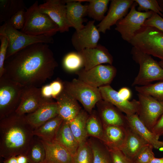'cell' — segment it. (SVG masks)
I'll list each match as a JSON object with an SVG mask.
<instances>
[{"label": "cell", "instance_id": "cell-1", "mask_svg": "<svg viewBox=\"0 0 163 163\" xmlns=\"http://www.w3.org/2000/svg\"><path fill=\"white\" fill-rule=\"evenodd\" d=\"M58 66L48 44L38 43L6 59L4 74L24 87H39L52 77Z\"/></svg>", "mask_w": 163, "mask_h": 163}, {"label": "cell", "instance_id": "cell-2", "mask_svg": "<svg viewBox=\"0 0 163 163\" xmlns=\"http://www.w3.org/2000/svg\"><path fill=\"white\" fill-rule=\"evenodd\" d=\"M25 115L15 112L0 120V156L5 159L26 155L34 136Z\"/></svg>", "mask_w": 163, "mask_h": 163}, {"label": "cell", "instance_id": "cell-3", "mask_svg": "<svg viewBox=\"0 0 163 163\" xmlns=\"http://www.w3.org/2000/svg\"><path fill=\"white\" fill-rule=\"evenodd\" d=\"M39 5L36 1L26 9L25 24L20 31L31 36L52 37L59 31V27L47 14L40 11Z\"/></svg>", "mask_w": 163, "mask_h": 163}, {"label": "cell", "instance_id": "cell-4", "mask_svg": "<svg viewBox=\"0 0 163 163\" xmlns=\"http://www.w3.org/2000/svg\"><path fill=\"white\" fill-rule=\"evenodd\" d=\"M131 53L133 59L139 66V73L132 84V86H142L153 81L163 80V69L151 55L133 47Z\"/></svg>", "mask_w": 163, "mask_h": 163}, {"label": "cell", "instance_id": "cell-5", "mask_svg": "<svg viewBox=\"0 0 163 163\" xmlns=\"http://www.w3.org/2000/svg\"><path fill=\"white\" fill-rule=\"evenodd\" d=\"M0 35L6 37L8 41L6 59L31 45L38 43L48 44L53 42L52 37L34 36L26 34L13 28L8 21L1 25Z\"/></svg>", "mask_w": 163, "mask_h": 163}, {"label": "cell", "instance_id": "cell-6", "mask_svg": "<svg viewBox=\"0 0 163 163\" xmlns=\"http://www.w3.org/2000/svg\"><path fill=\"white\" fill-rule=\"evenodd\" d=\"M129 43L141 51L163 61V32L156 28L142 27Z\"/></svg>", "mask_w": 163, "mask_h": 163}, {"label": "cell", "instance_id": "cell-7", "mask_svg": "<svg viewBox=\"0 0 163 163\" xmlns=\"http://www.w3.org/2000/svg\"><path fill=\"white\" fill-rule=\"evenodd\" d=\"M24 88L4 74L0 77V120L15 112Z\"/></svg>", "mask_w": 163, "mask_h": 163}, {"label": "cell", "instance_id": "cell-8", "mask_svg": "<svg viewBox=\"0 0 163 163\" xmlns=\"http://www.w3.org/2000/svg\"><path fill=\"white\" fill-rule=\"evenodd\" d=\"M64 89L82 105L89 114L91 113L97 103L102 99L99 89L78 78L63 82Z\"/></svg>", "mask_w": 163, "mask_h": 163}, {"label": "cell", "instance_id": "cell-9", "mask_svg": "<svg viewBox=\"0 0 163 163\" xmlns=\"http://www.w3.org/2000/svg\"><path fill=\"white\" fill-rule=\"evenodd\" d=\"M137 5L134 1L129 12L116 24L115 30L120 33L123 39L129 43L142 28L145 20L153 12L139 11L136 9Z\"/></svg>", "mask_w": 163, "mask_h": 163}, {"label": "cell", "instance_id": "cell-10", "mask_svg": "<svg viewBox=\"0 0 163 163\" xmlns=\"http://www.w3.org/2000/svg\"><path fill=\"white\" fill-rule=\"evenodd\" d=\"M137 96L139 105L136 113L140 120L152 131L163 114V102L148 95L138 93Z\"/></svg>", "mask_w": 163, "mask_h": 163}, {"label": "cell", "instance_id": "cell-11", "mask_svg": "<svg viewBox=\"0 0 163 163\" xmlns=\"http://www.w3.org/2000/svg\"><path fill=\"white\" fill-rule=\"evenodd\" d=\"M116 68L112 65L101 64L88 70L84 68L75 73L78 78L93 87H100L110 85L115 77Z\"/></svg>", "mask_w": 163, "mask_h": 163}, {"label": "cell", "instance_id": "cell-12", "mask_svg": "<svg viewBox=\"0 0 163 163\" xmlns=\"http://www.w3.org/2000/svg\"><path fill=\"white\" fill-rule=\"evenodd\" d=\"M95 21H90L82 29L76 31L71 38V42L77 52L87 48H94L98 45L100 32L94 24Z\"/></svg>", "mask_w": 163, "mask_h": 163}, {"label": "cell", "instance_id": "cell-13", "mask_svg": "<svg viewBox=\"0 0 163 163\" xmlns=\"http://www.w3.org/2000/svg\"><path fill=\"white\" fill-rule=\"evenodd\" d=\"M133 0H112L107 15L97 27L100 32L105 34L112 26L124 18L134 3Z\"/></svg>", "mask_w": 163, "mask_h": 163}, {"label": "cell", "instance_id": "cell-14", "mask_svg": "<svg viewBox=\"0 0 163 163\" xmlns=\"http://www.w3.org/2000/svg\"><path fill=\"white\" fill-rule=\"evenodd\" d=\"M53 101L42 95L41 88L36 87H24L20 104L15 112L20 115L30 113L44 104Z\"/></svg>", "mask_w": 163, "mask_h": 163}, {"label": "cell", "instance_id": "cell-15", "mask_svg": "<svg viewBox=\"0 0 163 163\" xmlns=\"http://www.w3.org/2000/svg\"><path fill=\"white\" fill-rule=\"evenodd\" d=\"M40 11L47 14L58 26L59 32L69 31L70 26L66 18V8L64 0H48L39 5Z\"/></svg>", "mask_w": 163, "mask_h": 163}, {"label": "cell", "instance_id": "cell-16", "mask_svg": "<svg viewBox=\"0 0 163 163\" xmlns=\"http://www.w3.org/2000/svg\"><path fill=\"white\" fill-rule=\"evenodd\" d=\"M78 52L82 58L84 68L86 70L103 64L112 65L113 62V57L108 50L99 44L95 48L85 49Z\"/></svg>", "mask_w": 163, "mask_h": 163}, {"label": "cell", "instance_id": "cell-17", "mask_svg": "<svg viewBox=\"0 0 163 163\" xmlns=\"http://www.w3.org/2000/svg\"><path fill=\"white\" fill-rule=\"evenodd\" d=\"M99 116L103 124L127 127L126 115L114 105L102 99L96 105Z\"/></svg>", "mask_w": 163, "mask_h": 163}, {"label": "cell", "instance_id": "cell-18", "mask_svg": "<svg viewBox=\"0 0 163 163\" xmlns=\"http://www.w3.org/2000/svg\"><path fill=\"white\" fill-rule=\"evenodd\" d=\"M102 99L111 104L126 115L136 113L139 103L138 101L124 100L119 96L118 91L110 85L99 88Z\"/></svg>", "mask_w": 163, "mask_h": 163}, {"label": "cell", "instance_id": "cell-19", "mask_svg": "<svg viewBox=\"0 0 163 163\" xmlns=\"http://www.w3.org/2000/svg\"><path fill=\"white\" fill-rule=\"evenodd\" d=\"M58 106V115L63 120L69 122L82 110L78 101L63 89L55 99Z\"/></svg>", "mask_w": 163, "mask_h": 163}, {"label": "cell", "instance_id": "cell-20", "mask_svg": "<svg viewBox=\"0 0 163 163\" xmlns=\"http://www.w3.org/2000/svg\"><path fill=\"white\" fill-rule=\"evenodd\" d=\"M126 115L129 126L149 144L157 149H163V141L159 140L160 137L149 130L136 113Z\"/></svg>", "mask_w": 163, "mask_h": 163}, {"label": "cell", "instance_id": "cell-21", "mask_svg": "<svg viewBox=\"0 0 163 163\" xmlns=\"http://www.w3.org/2000/svg\"><path fill=\"white\" fill-rule=\"evenodd\" d=\"M58 115L56 101L44 104L34 112L25 115L28 122L34 129Z\"/></svg>", "mask_w": 163, "mask_h": 163}, {"label": "cell", "instance_id": "cell-22", "mask_svg": "<svg viewBox=\"0 0 163 163\" xmlns=\"http://www.w3.org/2000/svg\"><path fill=\"white\" fill-rule=\"evenodd\" d=\"M66 8V18L71 27L78 31L85 26L84 18L87 14L88 5H83L79 0H64Z\"/></svg>", "mask_w": 163, "mask_h": 163}, {"label": "cell", "instance_id": "cell-23", "mask_svg": "<svg viewBox=\"0 0 163 163\" xmlns=\"http://www.w3.org/2000/svg\"><path fill=\"white\" fill-rule=\"evenodd\" d=\"M103 125L104 133L101 141L108 148L120 150L126 140L127 134L126 127Z\"/></svg>", "mask_w": 163, "mask_h": 163}, {"label": "cell", "instance_id": "cell-24", "mask_svg": "<svg viewBox=\"0 0 163 163\" xmlns=\"http://www.w3.org/2000/svg\"><path fill=\"white\" fill-rule=\"evenodd\" d=\"M40 139L46 150L45 161L51 163H73V155L66 148L55 141Z\"/></svg>", "mask_w": 163, "mask_h": 163}, {"label": "cell", "instance_id": "cell-25", "mask_svg": "<svg viewBox=\"0 0 163 163\" xmlns=\"http://www.w3.org/2000/svg\"><path fill=\"white\" fill-rule=\"evenodd\" d=\"M53 141L66 148L73 156L79 145L71 131L69 122L64 120L60 125Z\"/></svg>", "mask_w": 163, "mask_h": 163}, {"label": "cell", "instance_id": "cell-26", "mask_svg": "<svg viewBox=\"0 0 163 163\" xmlns=\"http://www.w3.org/2000/svg\"><path fill=\"white\" fill-rule=\"evenodd\" d=\"M127 136L120 150L128 157L133 159L141 150L149 144L128 125L126 128Z\"/></svg>", "mask_w": 163, "mask_h": 163}, {"label": "cell", "instance_id": "cell-27", "mask_svg": "<svg viewBox=\"0 0 163 163\" xmlns=\"http://www.w3.org/2000/svg\"><path fill=\"white\" fill-rule=\"evenodd\" d=\"M63 121L62 119L58 115L34 129L33 131L34 135L41 139L52 142Z\"/></svg>", "mask_w": 163, "mask_h": 163}, {"label": "cell", "instance_id": "cell-28", "mask_svg": "<svg viewBox=\"0 0 163 163\" xmlns=\"http://www.w3.org/2000/svg\"><path fill=\"white\" fill-rule=\"evenodd\" d=\"M89 115L85 110L82 109L75 117L68 122L71 131L79 144L88 140L86 123Z\"/></svg>", "mask_w": 163, "mask_h": 163}, {"label": "cell", "instance_id": "cell-29", "mask_svg": "<svg viewBox=\"0 0 163 163\" xmlns=\"http://www.w3.org/2000/svg\"><path fill=\"white\" fill-rule=\"evenodd\" d=\"M26 8L21 0H0V23L8 22L11 18L20 10Z\"/></svg>", "mask_w": 163, "mask_h": 163}, {"label": "cell", "instance_id": "cell-30", "mask_svg": "<svg viewBox=\"0 0 163 163\" xmlns=\"http://www.w3.org/2000/svg\"><path fill=\"white\" fill-rule=\"evenodd\" d=\"M88 140L93 152V163H112L108 148L101 141L93 137Z\"/></svg>", "mask_w": 163, "mask_h": 163}, {"label": "cell", "instance_id": "cell-31", "mask_svg": "<svg viewBox=\"0 0 163 163\" xmlns=\"http://www.w3.org/2000/svg\"><path fill=\"white\" fill-rule=\"evenodd\" d=\"M81 2H88L87 14L94 20L101 21L108 9L109 0H79Z\"/></svg>", "mask_w": 163, "mask_h": 163}, {"label": "cell", "instance_id": "cell-32", "mask_svg": "<svg viewBox=\"0 0 163 163\" xmlns=\"http://www.w3.org/2000/svg\"><path fill=\"white\" fill-rule=\"evenodd\" d=\"M86 128L88 136L101 141L104 133L103 126L97 111L93 110L89 114L86 121Z\"/></svg>", "mask_w": 163, "mask_h": 163}, {"label": "cell", "instance_id": "cell-33", "mask_svg": "<svg viewBox=\"0 0 163 163\" xmlns=\"http://www.w3.org/2000/svg\"><path fill=\"white\" fill-rule=\"evenodd\" d=\"M26 156L29 163H43L46 158L44 145L39 139L35 138L31 144Z\"/></svg>", "mask_w": 163, "mask_h": 163}, {"label": "cell", "instance_id": "cell-34", "mask_svg": "<svg viewBox=\"0 0 163 163\" xmlns=\"http://www.w3.org/2000/svg\"><path fill=\"white\" fill-rule=\"evenodd\" d=\"M138 93L149 95L156 100L163 102V80L147 85L135 86Z\"/></svg>", "mask_w": 163, "mask_h": 163}, {"label": "cell", "instance_id": "cell-35", "mask_svg": "<svg viewBox=\"0 0 163 163\" xmlns=\"http://www.w3.org/2000/svg\"><path fill=\"white\" fill-rule=\"evenodd\" d=\"M62 65L64 69L69 72L75 73L84 67L82 58L78 52H71L66 55Z\"/></svg>", "mask_w": 163, "mask_h": 163}, {"label": "cell", "instance_id": "cell-36", "mask_svg": "<svg viewBox=\"0 0 163 163\" xmlns=\"http://www.w3.org/2000/svg\"><path fill=\"white\" fill-rule=\"evenodd\" d=\"M92 151L88 140L79 145L73 156V163H93Z\"/></svg>", "mask_w": 163, "mask_h": 163}, {"label": "cell", "instance_id": "cell-37", "mask_svg": "<svg viewBox=\"0 0 163 163\" xmlns=\"http://www.w3.org/2000/svg\"><path fill=\"white\" fill-rule=\"evenodd\" d=\"M138 5L137 11L145 12L152 11L163 18V10L156 0H134Z\"/></svg>", "mask_w": 163, "mask_h": 163}, {"label": "cell", "instance_id": "cell-38", "mask_svg": "<svg viewBox=\"0 0 163 163\" xmlns=\"http://www.w3.org/2000/svg\"><path fill=\"white\" fill-rule=\"evenodd\" d=\"M153 148L149 144L145 146L133 159L135 163H149L155 157Z\"/></svg>", "mask_w": 163, "mask_h": 163}, {"label": "cell", "instance_id": "cell-39", "mask_svg": "<svg viewBox=\"0 0 163 163\" xmlns=\"http://www.w3.org/2000/svg\"><path fill=\"white\" fill-rule=\"evenodd\" d=\"M26 11L21 9L14 14L8 21L13 28L18 30H21L24 27L25 21Z\"/></svg>", "mask_w": 163, "mask_h": 163}, {"label": "cell", "instance_id": "cell-40", "mask_svg": "<svg viewBox=\"0 0 163 163\" xmlns=\"http://www.w3.org/2000/svg\"><path fill=\"white\" fill-rule=\"evenodd\" d=\"M108 149L112 163H135L133 159L128 157L120 150L114 148Z\"/></svg>", "mask_w": 163, "mask_h": 163}, {"label": "cell", "instance_id": "cell-41", "mask_svg": "<svg viewBox=\"0 0 163 163\" xmlns=\"http://www.w3.org/2000/svg\"><path fill=\"white\" fill-rule=\"evenodd\" d=\"M143 27H154L163 32V18L153 11L151 16L144 22Z\"/></svg>", "mask_w": 163, "mask_h": 163}, {"label": "cell", "instance_id": "cell-42", "mask_svg": "<svg viewBox=\"0 0 163 163\" xmlns=\"http://www.w3.org/2000/svg\"><path fill=\"white\" fill-rule=\"evenodd\" d=\"M0 77L4 74V64L8 45V41L5 37L0 35Z\"/></svg>", "mask_w": 163, "mask_h": 163}, {"label": "cell", "instance_id": "cell-43", "mask_svg": "<svg viewBox=\"0 0 163 163\" xmlns=\"http://www.w3.org/2000/svg\"><path fill=\"white\" fill-rule=\"evenodd\" d=\"M50 85L52 91V98L56 99L63 89V82L57 80L52 82Z\"/></svg>", "mask_w": 163, "mask_h": 163}, {"label": "cell", "instance_id": "cell-44", "mask_svg": "<svg viewBox=\"0 0 163 163\" xmlns=\"http://www.w3.org/2000/svg\"><path fill=\"white\" fill-rule=\"evenodd\" d=\"M152 131L159 137L163 135V114L153 127Z\"/></svg>", "mask_w": 163, "mask_h": 163}, {"label": "cell", "instance_id": "cell-45", "mask_svg": "<svg viewBox=\"0 0 163 163\" xmlns=\"http://www.w3.org/2000/svg\"><path fill=\"white\" fill-rule=\"evenodd\" d=\"M120 97L125 100H129L131 96V92L130 90L127 87H123L118 91Z\"/></svg>", "mask_w": 163, "mask_h": 163}, {"label": "cell", "instance_id": "cell-46", "mask_svg": "<svg viewBox=\"0 0 163 163\" xmlns=\"http://www.w3.org/2000/svg\"><path fill=\"white\" fill-rule=\"evenodd\" d=\"M41 89L42 96L46 99H52V91L50 85H48L43 86Z\"/></svg>", "mask_w": 163, "mask_h": 163}, {"label": "cell", "instance_id": "cell-47", "mask_svg": "<svg viewBox=\"0 0 163 163\" xmlns=\"http://www.w3.org/2000/svg\"><path fill=\"white\" fill-rule=\"evenodd\" d=\"M18 163H29L28 159L26 155H20L17 156Z\"/></svg>", "mask_w": 163, "mask_h": 163}, {"label": "cell", "instance_id": "cell-48", "mask_svg": "<svg viewBox=\"0 0 163 163\" xmlns=\"http://www.w3.org/2000/svg\"><path fill=\"white\" fill-rule=\"evenodd\" d=\"M3 162L4 163H18L17 156H13L5 159Z\"/></svg>", "mask_w": 163, "mask_h": 163}, {"label": "cell", "instance_id": "cell-49", "mask_svg": "<svg viewBox=\"0 0 163 163\" xmlns=\"http://www.w3.org/2000/svg\"><path fill=\"white\" fill-rule=\"evenodd\" d=\"M149 163H163V157L161 158H156L155 157Z\"/></svg>", "mask_w": 163, "mask_h": 163}, {"label": "cell", "instance_id": "cell-50", "mask_svg": "<svg viewBox=\"0 0 163 163\" xmlns=\"http://www.w3.org/2000/svg\"><path fill=\"white\" fill-rule=\"evenodd\" d=\"M159 5L161 8L163 10V0H161L160 2Z\"/></svg>", "mask_w": 163, "mask_h": 163}, {"label": "cell", "instance_id": "cell-51", "mask_svg": "<svg viewBox=\"0 0 163 163\" xmlns=\"http://www.w3.org/2000/svg\"><path fill=\"white\" fill-rule=\"evenodd\" d=\"M158 62L160 66L163 69V61L161 60Z\"/></svg>", "mask_w": 163, "mask_h": 163}, {"label": "cell", "instance_id": "cell-52", "mask_svg": "<svg viewBox=\"0 0 163 163\" xmlns=\"http://www.w3.org/2000/svg\"><path fill=\"white\" fill-rule=\"evenodd\" d=\"M43 163H51L49 162H47V161H45Z\"/></svg>", "mask_w": 163, "mask_h": 163}]
</instances>
